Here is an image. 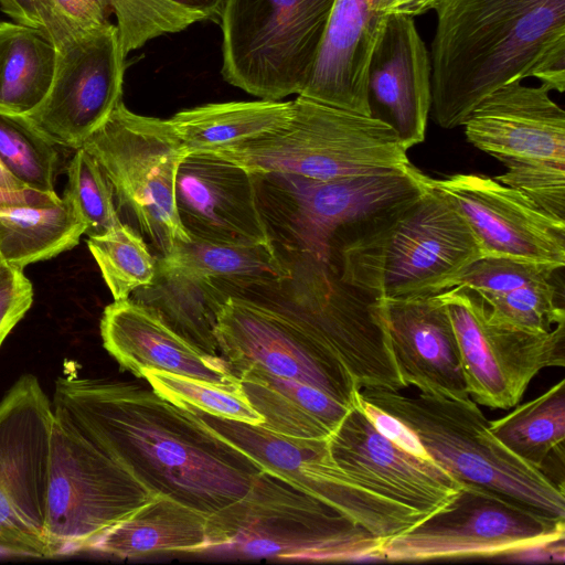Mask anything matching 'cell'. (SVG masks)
Here are the masks:
<instances>
[{
  "label": "cell",
  "instance_id": "cell-1",
  "mask_svg": "<svg viewBox=\"0 0 565 565\" xmlns=\"http://www.w3.org/2000/svg\"><path fill=\"white\" fill-rule=\"evenodd\" d=\"M53 411L150 491L206 515L262 471L188 408L135 382L62 375Z\"/></svg>",
  "mask_w": 565,
  "mask_h": 565
},
{
  "label": "cell",
  "instance_id": "cell-2",
  "mask_svg": "<svg viewBox=\"0 0 565 565\" xmlns=\"http://www.w3.org/2000/svg\"><path fill=\"white\" fill-rule=\"evenodd\" d=\"M433 9L430 113L445 129L565 43V0H436Z\"/></svg>",
  "mask_w": 565,
  "mask_h": 565
},
{
  "label": "cell",
  "instance_id": "cell-3",
  "mask_svg": "<svg viewBox=\"0 0 565 565\" xmlns=\"http://www.w3.org/2000/svg\"><path fill=\"white\" fill-rule=\"evenodd\" d=\"M424 184L418 198L338 249L330 267L344 282L377 300L433 296L483 256L460 214Z\"/></svg>",
  "mask_w": 565,
  "mask_h": 565
},
{
  "label": "cell",
  "instance_id": "cell-4",
  "mask_svg": "<svg viewBox=\"0 0 565 565\" xmlns=\"http://www.w3.org/2000/svg\"><path fill=\"white\" fill-rule=\"evenodd\" d=\"M383 541L322 500L262 470L242 498L209 515L203 553L344 562L383 558Z\"/></svg>",
  "mask_w": 565,
  "mask_h": 565
},
{
  "label": "cell",
  "instance_id": "cell-5",
  "mask_svg": "<svg viewBox=\"0 0 565 565\" xmlns=\"http://www.w3.org/2000/svg\"><path fill=\"white\" fill-rule=\"evenodd\" d=\"M359 394L399 420L427 456L459 482L565 521L564 489L501 444L470 397L407 396L384 388H360Z\"/></svg>",
  "mask_w": 565,
  "mask_h": 565
},
{
  "label": "cell",
  "instance_id": "cell-6",
  "mask_svg": "<svg viewBox=\"0 0 565 565\" xmlns=\"http://www.w3.org/2000/svg\"><path fill=\"white\" fill-rule=\"evenodd\" d=\"M254 174L258 205L278 252L329 266L343 244L425 189L423 172L413 164L328 181L279 172Z\"/></svg>",
  "mask_w": 565,
  "mask_h": 565
},
{
  "label": "cell",
  "instance_id": "cell-7",
  "mask_svg": "<svg viewBox=\"0 0 565 565\" xmlns=\"http://www.w3.org/2000/svg\"><path fill=\"white\" fill-rule=\"evenodd\" d=\"M281 130L213 156L253 173H291L328 181L404 170L412 163L395 130L369 115L302 96Z\"/></svg>",
  "mask_w": 565,
  "mask_h": 565
},
{
  "label": "cell",
  "instance_id": "cell-8",
  "mask_svg": "<svg viewBox=\"0 0 565 565\" xmlns=\"http://www.w3.org/2000/svg\"><path fill=\"white\" fill-rule=\"evenodd\" d=\"M334 0H224L222 75L267 100L306 87Z\"/></svg>",
  "mask_w": 565,
  "mask_h": 565
},
{
  "label": "cell",
  "instance_id": "cell-9",
  "mask_svg": "<svg viewBox=\"0 0 565 565\" xmlns=\"http://www.w3.org/2000/svg\"><path fill=\"white\" fill-rule=\"evenodd\" d=\"M83 148L98 162L111 184L118 207L158 259L191 239L175 204V180L189 154L168 119L142 116L120 100Z\"/></svg>",
  "mask_w": 565,
  "mask_h": 565
},
{
  "label": "cell",
  "instance_id": "cell-10",
  "mask_svg": "<svg viewBox=\"0 0 565 565\" xmlns=\"http://www.w3.org/2000/svg\"><path fill=\"white\" fill-rule=\"evenodd\" d=\"M158 497L54 412L45 512L49 557L89 551Z\"/></svg>",
  "mask_w": 565,
  "mask_h": 565
},
{
  "label": "cell",
  "instance_id": "cell-11",
  "mask_svg": "<svg viewBox=\"0 0 565 565\" xmlns=\"http://www.w3.org/2000/svg\"><path fill=\"white\" fill-rule=\"evenodd\" d=\"M288 260L291 275L269 286L277 302L333 351L359 388L402 390L383 300L344 282L324 263Z\"/></svg>",
  "mask_w": 565,
  "mask_h": 565
},
{
  "label": "cell",
  "instance_id": "cell-12",
  "mask_svg": "<svg viewBox=\"0 0 565 565\" xmlns=\"http://www.w3.org/2000/svg\"><path fill=\"white\" fill-rule=\"evenodd\" d=\"M269 285L238 290L218 311L214 334L232 373L255 365L352 407L360 388L343 363L277 302Z\"/></svg>",
  "mask_w": 565,
  "mask_h": 565
},
{
  "label": "cell",
  "instance_id": "cell-13",
  "mask_svg": "<svg viewBox=\"0 0 565 565\" xmlns=\"http://www.w3.org/2000/svg\"><path fill=\"white\" fill-rule=\"evenodd\" d=\"M205 426L235 446L262 470L274 473L322 500L379 539L409 530L424 513L387 500L353 479L333 460L326 439H305L274 433L184 405Z\"/></svg>",
  "mask_w": 565,
  "mask_h": 565
},
{
  "label": "cell",
  "instance_id": "cell-14",
  "mask_svg": "<svg viewBox=\"0 0 565 565\" xmlns=\"http://www.w3.org/2000/svg\"><path fill=\"white\" fill-rule=\"evenodd\" d=\"M565 524L484 488L462 483L439 510L383 541L388 561L514 554L564 540Z\"/></svg>",
  "mask_w": 565,
  "mask_h": 565
},
{
  "label": "cell",
  "instance_id": "cell-15",
  "mask_svg": "<svg viewBox=\"0 0 565 565\" xmlns=\"http://www.w3.org/2000/svg\"><path fill=\"white\" fill-rule=\"evenodd\" d=\"M53 405L32 374L0 401V550L49 557L45 512Z\"/></svg>",
  "mask_w": 565,
  "mask_h": 565
},
{
  "label": "cell",
  "instance_id": "cell-16",
  "mask_svg": "<svg viewBox=\"0 0 565 565\" xmlns=\"http://www.w3.org/2000/svg\"><path fill=\"white\" fill-rule=\"evenodd\" d=\"M458 341L467 391L491 409H510L543 369L565 365V322L531 332L493 321L475 292L451 287L438 294Z\"/></svg>",
  "mask_w": 565,
  "mask_h": 565
},
{
  "label": "cell",
  "instance_id": "cell-17",
  "mask_svg": "<svg viewBox=\"0 0 565 565\" xmlns=\"http://www.w3.org/2000/svg\"><path fill=\"white\" fill-rule=\"evenodd\" d=\"M56 47L54 76L43 102L26 116L55 146L82 148L122 100L125 54L110 22Z\"/></svg>",
  "mask_w": 565,
  "mask_h": 565
},
{
  "label": "cell",
  "instance_id": "cell-18",
  "mask_svg": "<svg viewBox=\"0 0 565 565\" xmlns=\"http://www.w3.org/2000/svg\"><path fill=\"white\" fill-rule=\"evenodd\" d=\"M424 182L460 214L483 256L564 267L565 221L551 216L522 192L478 173L443 179L424 174Z\"/></svg>",
  "mask_w": 565,
  "mask_h": 565
},
{
  "label": "cell",
  "instance_id": "cell-19",
  "mask_svg": "<svg viewBox=\"0 0 565 565\" xmlns=\"http://www.w3.org/2000/svg\"><path fill=\"white\" fill-rule=\"evenodd\" d=\"M335 463L376 494L429 515L461 482L429 458L418 457L384 436L358 401L327 438Z\"/></svg>",
  "mask_w": 565,
  "mask_h": 565
},
{
  "label": "cell",
  "instance_id": "cell-20",
  "mask_svg": "<svg viewBox=\"0 0 565 565\" xmlns=\"http://www.w3.org/2000/svg\"><path fill=\"white\" fill-rule=\"evenodd\" d=\"M175 204L190 235L212 243H273L262 215L255 174L213 156L188 154L175 180Z\"/></svg>",
  "mask_w": 565,
  "mask_h": 565
},
{
  "label": "cell",
  "instance_id": "cell-21",
  "mask_svg": "<svg viewBox=\"0 0 565 565\" xmlns=\"http://www.w3.org/2000/svg\"><path fill=\"white\" fill-rule=\"evenodd\" d=\"M392 15H407L404 0H334L311 76L298 96L370 115L367 66Z\"/></svg>",
  "mask_w": 565,
  "mask_h": 565
},
{
  "label": "cell",
  "instance_id": "cell-22",
  "mask_svg": "<svg viewBox=\"0 0 565 565\" xmlns=\"http://www.w3.org/2000/svg\"><path fill=\"white\" fill-rule=\"evenodd\" d=\"M366 79L370 115L390 125L407 150L423 142L431 107V61L414 18L387 20Z\"/></svg>",
  "mask_w": 565,
  "mask_h": 565
},
{
  "label": "cell",
  "instance_id": "cell-23",
  "mask_svg": "<svg viewBox=\"0 0 565 565\" xmlns=\"http://www.w3.org/2000/svg\"><path fill=\"white\" fill-rule=\"evenodd\" d=\"M390 348L404 385L448 398L470 397L456 333L440 297L384 299Z\"/></svg>",
  "mask_w": 565,
  "mask_h": 565
},
{
  "label": "cell",
  "instance_id": "cell-24",
  "mask_svg": "<svg viewBox=\"0 0 565 565\" xmlns=\"http://www.w3.org/2000/svg\"><path fill=\"white\" fill-rule=\"evenodd\" d=\"M467 140L499 159L565 164V111L543 85L507 84L483 98L463 122Z\"/></svg>",
  "mask_w": 565,
  "mask_h": 565
},
{
  "label": "cell",
  "instance_id": "cell-25",
  "mask_svg": "<svg viewBox=\"0 0 565 565\" xmlns=\"http://www.w3.org/2000/svg\"><path fill=\"white\" fill-rule=\"evenodd\" d=\"M100 335L120 367L137 377L154 370L216 385L239 384L222 356L204 353L132 298L114 300L104 309Z\"/></svg>",
  "mask_w": 565,
  "mask_h": 565
},
{
  "label": "cell",
  "instance_id": "cell-26",
  "mask_svg": "<svg viewBox=\"0 0 565 565\" xmlns=\"http://www.w3.org/2000/svg\"><path fill=\"white\" fill-rule=\"evenodd\" d=\"M260 426L285 436L326 439L351 407L302 382L250 365L235 373Z\"/></svg>",
  "mask_w": 565,
  "mask_h": 565
},
{
  "label": "cell",
  "instance_id": "cell-27",
  "mask_svg": "<svg viewBox=\"0 0 565 565\" xmlns=\"http://www.w3.org/2000/svg\"><path fill=\"white\" fill-rule=\"evenodd\" d=\"M157 273L214 281L231 287L234 295L249 286L285 280L291 265L273 243L224 244L191 237L158 259Z\"/></svg>",
  "mask_w": 565,
  "mask_h": 565
},
{
  "label": "cell",
  "instance_id": "cell-28",
  "mask_svg": "<svg viewBox=\"0 0 565 565\" xmlns=\"http://www.w3.org/2000/svg\"><path fill=\"white\" fill-rule=\"evenodd\" d=\"M207 518L159 495L107 532L89 551L124 559L162 553H203L207 546Z\"/></svg>",
  "mask_w": 565,
  "mask_h": 565
},
{
  "label": "cell",
  "instance_id": "cell-29",
  "mask_svg": "<svg viewBox=\"0 0 565 565\" xmlns=\"http://www.w3.org/2000/svg\"><path fill=\"white\" fill-rule=\"evenodd\" d=\"M294 102L213 103L178 111L168 119L189 154L211 153L264 138L291 120Z\"/></svg>",
  "mask_w": 565,
  "mask_h": 565
},
{
  "label": "cell",
  "instance_id": "cell-30",
  "mask_svg": "<svg viewBox=\"0 0 565 565\" xmlns=\"http://www.w3.org/2000/svg\"><path fill=\"white\" fill-rule=\"evenodd\" d=\"M56 47L45 33L17 22H0V113L29 115L49 93Z\"/></svg>",
  "mask_w": 565,
  "mask_h": 565
},
{
  "label": "cell",
  "instance_id": "cell-31",
  "mask_svg": "<svg viewBox=\"0 0 565 565\" xmlns=\"http://www.w3.org/2000/svg\"><path fill=\"white\" fill-rule=\"evenodd\" d=\"M85 226L64 198L54 205L0 207V256L18 268L76 246Z\"/></svg>",
  "mask_w": 565,
  "mask_h": 565
},
{
  "label": "cell",
  "instance_id": "cell-32",
  "mask_svg": "<svg viewBox=\"0 0 565 565\" xmlns=\"http://www.w3.org/2000/svg\"><path fill=\"white\" fill-rule=\"evenodd\" d=\"M489 428L510 451L545 475L550 463L559 461L554 458L564 460L565 381L490 422Z\"/></svg>",
  "mask_w": 565,
  "mask_h": 565
},
{
  "label": "cell",
  "instance_id": "cell-33",
  "mask_svg": "<svg viewBox=\"0 0 565 565\" xmlns=\"http://www.w3.org/2000/svg\"><path fill=\"white\" fill-rule=\"evenodd\" d=\"M125 56L148 41L218 17L224 0H108Z\"/></svg>",
  "mask_w": 565,
  "mask_h": 565
},
{
  "label": "cell",
  "instance_id": "cell-34",
  "mask_svg": "<svg viewBox=\"0 0 565 565\" xmlns=\"http://www.w3.org/2000/svg\"><path fill=\"white\" fill-rule=\"evenodd\" d=\"M87 246L115 301L130 298L156 278L158 257L129 224L120 222L102 235L88 236Z\"/></svg>",
  "mask_w": 565,
  "mask_h": 565
},
{
  "label": "cell",
  "instance_id": "cell-35",
  "mask_svg": "<svg viewBox=\"0 0 565 565\" xmlns=\"http://www.w3.org/2000/svg\"><path fill=\"white\" fill-rule=\"evenodd\" d=\"M0 161L23 186L55 193V145L26 116L0 113Z\"/></svg>",
  "mask_w": 565,
  "mask_h": 565
},
{
  "label": "cell",
  "instance_id": "cell-36",
  "mask_svg": "<svg viewBox=\"0 0 565 565\" xmlns=\"http://www.w3.org/2000/svg\"><path fill=\"white\" fill-rule=\"evenodd\" d=\"M63 196L71 203L88 236L102 235L121 222L110 182L96 159L83 147L75 150L68 164Z\"/></svg>",
  "mask_w": 565,
  "mask_h": 565
},
{
  "label": "cell",
  "instance_id": "cell-37",
  "mask_svg": "<svg viewBox=\"0 0 565 565\" xmlns=\"http://www.w3.org/2000/svg\"><path fill=\"white\" fill-rule=\"evenodd\" d=\"M142 379L154 392L175 404L191 405L211 415L254 425L264 422L245 397L241 384L216 385L154 370H147Z\"/></svg>",
  "mask_w": 565,
  "mask_h": 565
},
{
  "label": "cell",
  "instance_id": "cell-38",
  "mask_svg": "<svg viewBox=\"0 0 565 565\" xmlns=\"http://www.w3.org/2000/svg\"><path fill=\"white\" fill-rule=\"evenodd\" d=\"M479 297L487 305L489 317L505 326L531 332H546L565 322V310L558 303L557 286L553 278L503 294Z\"/></svg>",
  "mask_w": 565,
  "mask_h": 565
},
{
  "label": "cell",
  "instance_id": "cell-39",
  "mask_svg": "<svg viewBox=\"0 0 565 565\" xmlns=\"http://www.w3.org/2000/svg\"><path fill=\"white\" fill-rule=\"evenodd\" d=\"M507 172L493 179L515 189L551 216L565 221V164L502 157Z\"/></svg>",
  "mask_w": 565,
  "mask_h": 565
},
{
  "label": "cell",
  "instance_id": "cell-40",
  "mask_svg": "<svg viewBox=\"0 0 565 565\" xmlns=\"http://www.w3.org/2000/svg\"><path fill=\"white\" fill-rule=\"evenodd\" d=\"M559 269L546 263L483 256L466 267L451 287L468 289L479 296L503 294L531 282L551 279Z\"/></svg>",
  "mask_w": 565,
  "mask_h": 565
},
{
  "label": "cell",
  "instance_id": "cell-41",
  "mask_svg": "<svg viewBox=\"0 0 565 565\" xmlns=\"http://www.w3.org/2000/svg\"><path fill=\"white\" fill-rule=\"evenodd\" d=\"M43 32L56 46L66 39L109 22L108 0H40Z\"/></svg>",
  "mask_w": 565,
  "mask_h": 565
},
{
  "label": "cell",
  "instance_id": "cell-42",
  "mask_svg": "<svg viewBox=\"0 0 565 565\" xmlns=\"http://www.w3.org/2000/svg\"><path fill=\"white\" fill-rule=\"evenodd\" d=\"M33 302V287L22 268L0 264V347Z\"/></svg>",
  "mask_w": 565,
  "mask_h": 565
},
{
  "label": "cell",
  "instance_id": "cell-43",
  "mask_svg": "<svg viewBox=\"0 0 565 565\" xmlns=\"http://www.w3.org/2000/svg\"><path fill=\"white\" fill-rule=\"evenodd\" d=\"M530 77H536L541 85L551 90L563 93L565 89V43L553 49L532 70Z\"/></svg>",
  "mask_w": 565,
  "mask_h": 565
},
{
  "label": "cell",
  "instance_id": "cell-44",
  "mask_svg": "<svg viewBox=\"0 0 565 565\" xmlns=\"http://www.w3.org/2000/svg\"><path fill=\"white\" fill-rule=\"evenodd\" d=\"M0 8L14 22L43 31L40 0H0Z\"/></svg>",
  "mask_w": 565,
  "mask_h": 565
},
{
  "label": "cell",
  "instance_id": "cell-45",
  "mask_svg": "<svg viewBox=\"0 0 565 565\" xmlns=\"http://www.w3.org/2000/svg\"><path fill=\"white\" fill-rule=\"evenodd\" d=\"M61 201L56 193H42L30 189L8 190L0 186V207L13 205H54Z\"/></svg>",
  "mask_w": 565,
  "mask_h": 565
},
{
  "label": "cell",
  "instance_id": "cell-46",
  "mask_svg": "<svg viewBox=\"0 0 565 565\" xmlns=\"http://www.w3.org/2000/svg\"><path fill=\"white\" fill-rule=\"evenodd\" d=\"M436 0H404L407 15L415 18L434 8Z\"/></svg>",
  "mask_w": 565,
  "mask_h": 565
},
{
  "label": "cell",
  "instance_id": "cell-47",
  "mask_svg": "<svg viewBox=\"0 0 565 565\" xmlns=\"http://www.w3.org/2000/svg\"><path fill=\"white\" fill-rule=\"evenodd\" d=\"M0 186L8 190H23V186L1 163L0 161ZM31 190V189H30Z\"/></svg>",
  "mask_w": 565,
  "mask_h": 565
},
{
  "label": "cell",
  "instance_id": "cell-48",
  "mask_svg": "<svg viewBox=\"0 0 565 565\" xmlns=\"http://www.w3.org/2000/svg\"><path fill=\"white\" fill-rule=\"evenodd\" d=\"M2 263L1 256H0V264Z\"/></svg>",
  "mask_w": 565,
  "mask_h": 565
}]
</instances>
